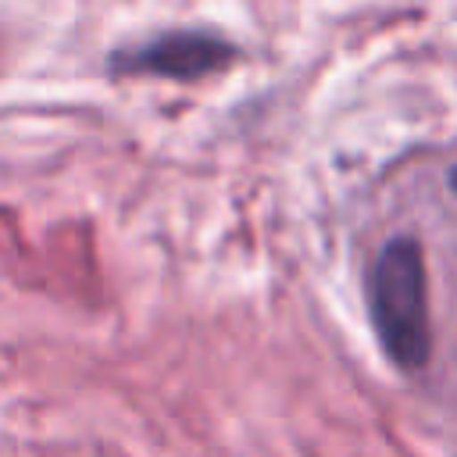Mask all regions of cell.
I'll return each mask as SVG.
<instances>
[{
  "mask_svg": "<svg viewBox=\"0 0 457 457\" xmlns=\"http://www.w3.org/2000/svg\"><path fill=\"white\" fill-rule=\"evenodd\" d=\"M368 314L382 353L400 371H421L432 353L428 271L418 239H389L368 271Z\"/></svg>",
  "mask_w": 457,
  "mask_h": 457,
  "instance_id": "1",
  "label": "cell"
},
{
  "mask_svg": "<svg viewBox=\"0 0 457 457\" xmlns=\"http://www.w3.org/2000/svg\"><path fill=\"white\" fill-rule=\"evenodd\" d=\"M236 46L207 29H171L139 46H129L111 57V71L118 75H154L175 82H196L211 71L232 64Z\"/></svg>",
  "mask_w": 457,
  "mask_h": 457,
  "instance_id": "2",
  "label": "cell"
},
{
  "mask_svg": "<svg viewBox=\"0 0 457 457\" xmlns=\"http://www.w3.org/2000/svg\"><path fill=\"white\" fill-rule=\"evenodd\" d=\"M450 189H453V193H457V164H453V168H450Z\"/></svg>",
  "mask_w": 457,
  "mask_h": 457,
  "instance_id": "3",
  "label": "cell"
}]
</instances>
